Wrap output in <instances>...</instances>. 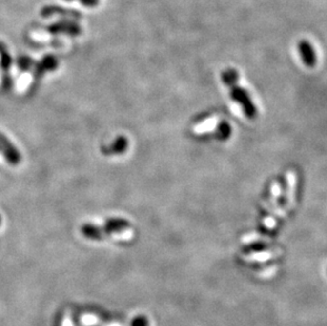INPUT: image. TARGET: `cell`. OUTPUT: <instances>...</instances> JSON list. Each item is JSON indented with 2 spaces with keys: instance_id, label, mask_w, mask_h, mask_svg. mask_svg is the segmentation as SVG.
Listing matches in <instances>:
<instances>
[{
  "instance_id": "obj_1",
  "label": "cell",
  "mask_w": 327,
  "mask_h": 326,
  "mask_svg": "<svg viewBox=\"0 0 327 326\" xmlns=\"http://www.w3.org/2000/svg\"><path fill=\"white\" fill-rule=\"evenodd\" d=\"M230 89L232 99L242 105V107L244 108L245 111V115H246L249 119H254L257 115V110L253 102L251 101L249 93L244 88H242V87L237 86V84L231 86Z\"/></svg>"
},
{
  "instance_id": "obj_2",
  "label": "cell",
  "mask_w": 327,
  "mask_h": 326,
  "mask_svg": "<svg viewBox=\"0 0 327 326\" xmlns=\"http://www.w3.org/2000/svg\"><path fill=\"white\" fill-rule=\"evenodd\" d=\"M0 153L3 155L11 165H18L21 161L20 153L12 144V142L4 135L0 134Z\"/></svg>"
},
{
  "instance_id": "obj_3",
  "label": "cell",
  "mask_w": 327,
  "mask_h": 326,
  "mask_svg": "<svg viewBox=\"0 0 327 326\" xmlns=\"http://www.w3.org/2000/svg\"><path fill=\"white\" fill-rule=\"evenodd\" d=\"M129 222L124 218H119V217H112L107 219L105 224L100 227V231L102 233L103 237L109 236L114 233H118V232H122L129 228Z\"/></svg>"
},
{
  "instance_id": "obj_4",
  "label": "cell",
  "mask_w": 327,
  "mask_h": 326,
  "mask_svg": "<svg viewBox=\"0 0 327 326\" xmlns=\"http://www.w3.org/2000/svg\"><path fill=\"white\" fill-rule=\"evenodd\" d=\"M298 49L302 61H303V62L307 67L311 68L316 66L317 64L316 51H314V49L309 41L306 40L300 41L298 43Z\"/></svg>"
},
{
  "instance_id": "obj_5",
  "label": "cell",
  "mask_w": 327,
  "mask_h": 326,
  "mask_svg": "<svg viewBox=\"0 0 327 326\" xmlns=\"http://www.w3.org/2000/svg\"><path fill=\"white\" fill-rule=\"evenodd\" d=\"M59 67V61L53 55H47L41 61L34 64V75L36 79L41 78L46 72L54 71Z\"/></svg>"
},
{
  "instance_id": "obj_6",
  "label": "cell",
  "mask_w": 327,
  "mask_h": 326,
  "mask_svg": "<svg viewBox=\"0 0 327 326\" xmlns=\"http://www.w3.org/2000/svg\"><path fill=\"white\" fill-rule=\"evenodd\" d=\"M48 31L52 34L66 33L68 35L75 36L81 33V29L77 23L72 21H61L56 22L48 28Z\"/></svg>"
},
{
  "instance_id": "obj_7",
  "label": "cell",
  "mask_w": 327,
  "mask_h": 326,
  "mask_svg": "<svg viewBox=\"0 0 327 326\" xmlns=\"http://www.w3.org/2000/svg\"><path fill=\"white\" fill-rule=\"evenodd\" d=\"M128 148V140L126 137L119 136L109 146H103L102 153L106 156L110 155H121L125 153Z\"/></svg>"
},
{
  "instance_id": "obj_8",
  "label": "cell",
  "mask_w": 327,
  "mask_h": 326,
  "mask_svg": "<svg viewBox=\"0 0 327 326\" xmlns=\"http://www.w3.org/2000/svg\"><path fill=\"white\" fill-rule=\"evenodd\" d=\"M81 232L86 238H89V240H92V241H102L104 238L100 231V227L96 224H85L82 225Z\"/></svg>"
},
{
  "instance_id": "obj_9",
  "label": "cell",
  "mask_w": 327,
  "mask_h": 326,
  "mask_svg": "<svg viewBox=\"0 0 327 326\" xmlns=\"http://www.w3.org/2000/svg\"><path fill=\"white\" fill-rule=\"evenodd\" d=\"M222 80L224 83L229 87L236 85L238 81V73L235 69H228V70L223 72Z\"/></svg>"
},
{
  "instance_id": "obj_10",
  "label": "cell",
  "mask_w": 327,
  "mask_h": 326,
  "mask_svg": "<svg viewBox=\"0 0 327 326\" xmlns=\"http://www.w3.org/2000/svg\"><path fill=\"white\" fill-rule=\"evenodd\" d=\"M34 64H35V62L33 61V60L29 58V56H26V55L20 56V58H18V60H17V67L22 72L29 71L30 69L33 68Z\"/></svg>"
},
{
  "instance_id": "obj_11",
  "label": "cell",
  "mask_w": 327,
  "mask_h": 326,
  "mask_svg": "<svg viewBox=\"0 0 327 326\" xmlns=\"http://www.w3.org/2000/svg\"><path fill=\"white\" fill-rule=\"evenodd\" d=\"M81 322H82V325H84V326H93V325L98 324L99 319L97 316L91 315V313H86V315L82 316Z\"/></svg>"
},
{
  "instance_id": "obj_12",
  "label": "cell",
  "mask_w": 327,
  "mask_h": 326,
  "mask_svg": "<svg viewBox=\"0 0 327 326\" xmlns=\"http://www.w3.org/2000/svg\"><path fill=\"white\" fill-rule=\"evenodd\" d=\"M231 134V127L228 123H222L221 126H219V130H218V137L221 138V139H227L229 137V135Z\"/></svg>"
},
{
  "instance_id": "obj_13",
  "label": "cell",
  "mask_w": 327,
  "mask_h": 326,
  "mask_svg": "<svg viewBox=\"0 0 327 326\" xmlns=\"http://www.w3.org/2000/svg\"><path fill=\"white\" fill-rule=\"evenodd\" d=\"M61 326H73V321H72L70 311L65 312L64 318H62V321H61Z\"/></svg>"
},
{
  "instance_id": "obj_14",
  "label": "cell",
  "mask_w": 327,
  "mask_h": 326,
  "mask_svg": "<svg viewBox=\"0 0 327 326\" xmlns=\"http://www.w3.org/2000/svg\"><path fill=\"white\" fill-rule=\"evenodd\" d=\"M131 326H148V322L144 317H138L135 320H133Z\"/></svg>"
},
{
  "instance_id": "obj_15",
  "label": "cell",
  "mask_w": 327,
  "mask_h": 326,
  "mask_svg": "<svg viewBox=\"0 0 327 326\" xmlns=\"http://www.w3.org/2000/svg\"><path fill=\"white\" fill-rule=\"evenodd\" d=\"M80 2L83 5H85V7L92 8L99 4V0H80Z\"/></svg>"
},
{
  "instance_id": "obj_16",
  "label": "cell",
  "mask_w": 327,
  "mask_h": 326,
  "mask_svg": "<svg viewBox=\"0 0 327 326\" xmlns=\"http://www.w3.org/2000/svg\"><path fill=\"white\" fill-rule=\"evenodd\" d=\"M105 326H121L120 323H117V322H114V323H109V324H106Z\"/></svg>"
},
{
  "instance_id": "obj_17",
  "label": "cell",
  "mask_w": 327,
  "mask_h": 326,
  "mask_svg": "<svg viewBox=\"0 0 327 326\" xmlns=\"http://www.w3.org/2000/svg\"><path fill=\"white\" fill-rule=\"evenodd\" d=\"M0 223H1V217H0Z\"/></svg>"
},
{
  "instance_id": "obj_18",
  "label": "cell",
  "mask_w": 327,
  "mask_h": 326,
  "mask_svg": "<svg viewBox=\"0 0 327 326\" xmlns=\"http://www.w3.org/2000/svg\"><path fill=\"white\" fill-rule=\"evenodd\" d=\"M68 1H71V0H68Z\"/></svg>"
}]
</instances>
